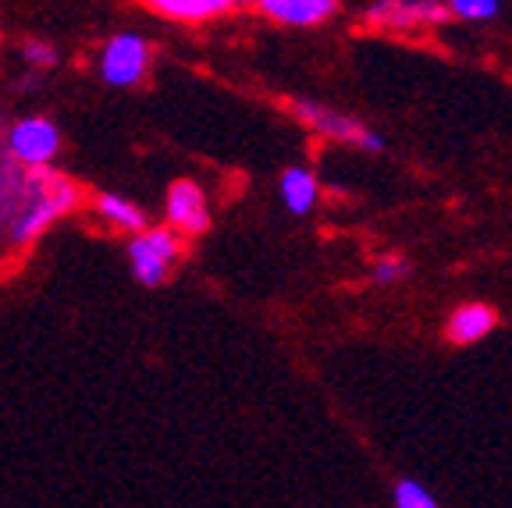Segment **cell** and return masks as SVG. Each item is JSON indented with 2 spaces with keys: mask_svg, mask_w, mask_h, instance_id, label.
Masks as SVG:
<instances>
[{
  "mask_svg": "<svg viewBox=\"0 0 512 508\" xmlns=\"http://www.w3.org/2000/svg\"><path fill=\"white\" fill-rule=\"evenodd\" d=\"M164 214H168V228L178 231V235H203L210 228V207H207V192L196 182H175L168 189V199H164Z\"/></svg>",
  "mask_w": 512,
  "mask_h": 508,
  "instance_id": "obj_7",
  "label": "cell"
},
{
  "mask_svg": "<svg viewBox=\"0 0 512 508\" xmlns=\"http://www.w3.org/2000/svg\"><path fill=\"white\" fill-rule=\"evenodd\" d=\"M61 150V128L47 118H22L8 132V157L18 167L43 171Z\"/></svg>",
  "mask_w": 512,
  "mask_h": 508,
  "instance_id": "obj_6",
  "label": "cell"
},
{
  "mask_svg": "<svg viewBox=\"0 0 512 508\" xmlns=\"http://www.w3.org/2000/svg\"><path fill=\"white\" fill-rule=\"evenodd\" d=\"M256 11L274 25L288 29H317L338 15V0H256Z\"/></svg>",
  "mask_w": 512,
  "mask_h": 508,
  "instance_id": "obj_8",
  "label": "cell"
},
{
  "mask_svg": "<svg viewBox=\"0 0 512 508\" xmlns=\"http://www.w3.org/2000/svg\"><path fill=\"white\" fill-rule=\"evenodd\" d=\"M278 192H281V203H285L288 214H310L313 207H317L320 199V182L317 175H313L310 167L303 164H292L281 171V182H278Z\"/></svg>",
  "mask_w": 512,
  "mask_h": 508,
  "instance_id": "obj_11",
  "label": "cell"
},
{
  "mask_svg": "<svg viewBox=\"0 0 512 508\" xmlns=\"http://www.w3.org/2000/svg\"><path fill=\"white\" fill-rule=\"evenodd\" d=\"M150 68V43L139 32H118L100 50V79L107 86H139Z\"/></svg>",
  "mask_w": 512,
  "mask_h": 508,
  "instance_id": "obj_4",
  "label": "cell"
},
{
  "mask_svg": "<svg viewBox=\"0 0 512 508\" xmlns=\"http://www.w3.org/2000/svg\"><path fill=\"white\" fill-rule=\"evenodd\" d=\"M75 207H79V189H75L68 178L50 171V167L32 171V192H29V199H25L18 221L11 224L8 242L15 249H29L57 217L72 214Z\"/></svg>",
  "mask_w": 512,
  "mask_h": 508,
  "instance_id": "obj_1",
  "label": "cell"
},
{
  "mask_svg": "<svg viewBox=\"0 0 512 508\" xmlns=\"http://www.w3.org/2000/svg\"><path fill=\"white\" fill-rule=\"evenodd\" d=\"M96 214L118 231H132V235H143L146 231V214L136 203H128L125 196H118V192H100L96 196Z\"/></svg>",
  "mask_w": 512,
  "mask_h": 508,
  "instance_id": "obj_12",
  "label": "cell"
},
{
  "mask_svg": "<svg viewBox=\"0 0 512 508\" xmlns=\"http://www.w3.org/2000/svg\"><path fill=\"white\" fill-rule=\"evenodd\" d=\"M452 18L459 22H491V18L502 15V4L498 0H452Z\"/></svg>",
  "mask_w": 512,
  "mask_h": 508,
  "instance_id": "obj_14",
  "label": "cell"
},
{
  "mask_svg": "<svg viewBox=\"0 0 512 508\" xmlns=\"http://www.w3.org/2000/svg\"><path fill=\"white\" fill-rule=\"evenodd\" d=\"M498 327V310L488 302H463L445 324V338L452 345H473L480 338H488Z\"/></svg>",
  "mask_w": 512,
  "mask_h": 508,
  "instance_id": "obj_9",
  "label": "cell"
},
{
  "mask_svg": "<svg viewBox=\"0 0 512 508\" xmlns=\"http://www.w3.org/2000/svg\"><path fill=\"white\" fill-rule=\"evenodd\" d=\"M22 57H25V64L40 68V72L57 64V50L50 47V43H43V40H25L22 43Z\"/></svg>",
  "mask_w": 512,
  "mask_h": 508,
  "instance_id": "obj_16",
  "label": "cell"
},
{
  "mask_svg": "<svg viewBox=\"0 0 512 508\" xmlns=\"http://www.w3.org/2000/svg\"><path fill=\"white\" fill-rule=\"evenodd\" d=\"M392 501H395V508H441L438 498H434V494L427 491L420 480H413V477H399V480H395Z\"/></svg>",
  "mask_w": 512,
  "mask_h": 508,
  "instance_id": "obj_13",
  "label": "cell"
},
{
  "mask_svg": "<svg viewBox=\"0 0 512 508\" xmlns=\"http://www.w3.org/2000/svg\"><path fill=\"white\" fill-rule=\"evenodd\" d=\"M150 11L178 25H203L221 15H232V0H150Z\"/></svg>",
  "mask_w": 512,
  "mask_h": 508,
  "instance_id": "obj_10",
  "label": "cell"
},
{
  "mask_svg": "<svg viewBox=\"0 0 512 508\" xmlns=\"http://www.w3.org/2000/svg\"><path fill=\"white\" fill-rule=\"evenodd\" d=\"M409 274H413V263H409L406 256H399V253L377 256V263H374V281H377V285H395V281L409 278Z\"/></svg>",
  "mask_w": 512,
  "mask_h": 508,
  "instance_id": "obj_15",
  "label": "cell"
},
{
  "mask_svg": "<svg viewBox=\"0 0 512 508\" xmlns=\"http://www.w3.org/2000/svg\"><path fill=\"white\" fill-rule=\"evenodd\" d=\"M288 111L296 114L306 128H313L317 135H328L335 143L356 146V150H363V153H384V135H377L374 128H367L363 121L342 114L338 107L317 104V100H292Z\"/></svg>",
  "mask_w": 512,
  "mask_h": 508,
  "instance_id": "obj_3",
  "label": "cell"
},
{
  "mask_svg": "<svg viewBox=\"0 0 512 508\" xmlns=\"http://www.w3.org/2000/svg\"><path fill=\"white\" fill-rule=\"evenodd\" d=\"M185 242L178 231L164 228H146L143 235L128 242V267H132V278L146 288H157L168 281L171 267L182 260Z\"/></svg>",
  "mask_w": 512,
  "mask_h": 508,
  "instance_id": "obj_2",
  "label": "cell"
},
{
  "mask_svg": "<svg viewBox=\"0 0 512 508\" xmlns=\"http://www.w3.org/2000/svg\"><path fill=\"white\" fill-rule=\"evenodd\" d=\"M452 18V8L441 0H374L363 11V22L374 29H395V32H413V29H431V25H445Z\"/></svg>",
  "mask_w": 512,
  "mask_h": 508,
  "instance_id": "obj_5",
  "label": "cell"
}]
</instances>
